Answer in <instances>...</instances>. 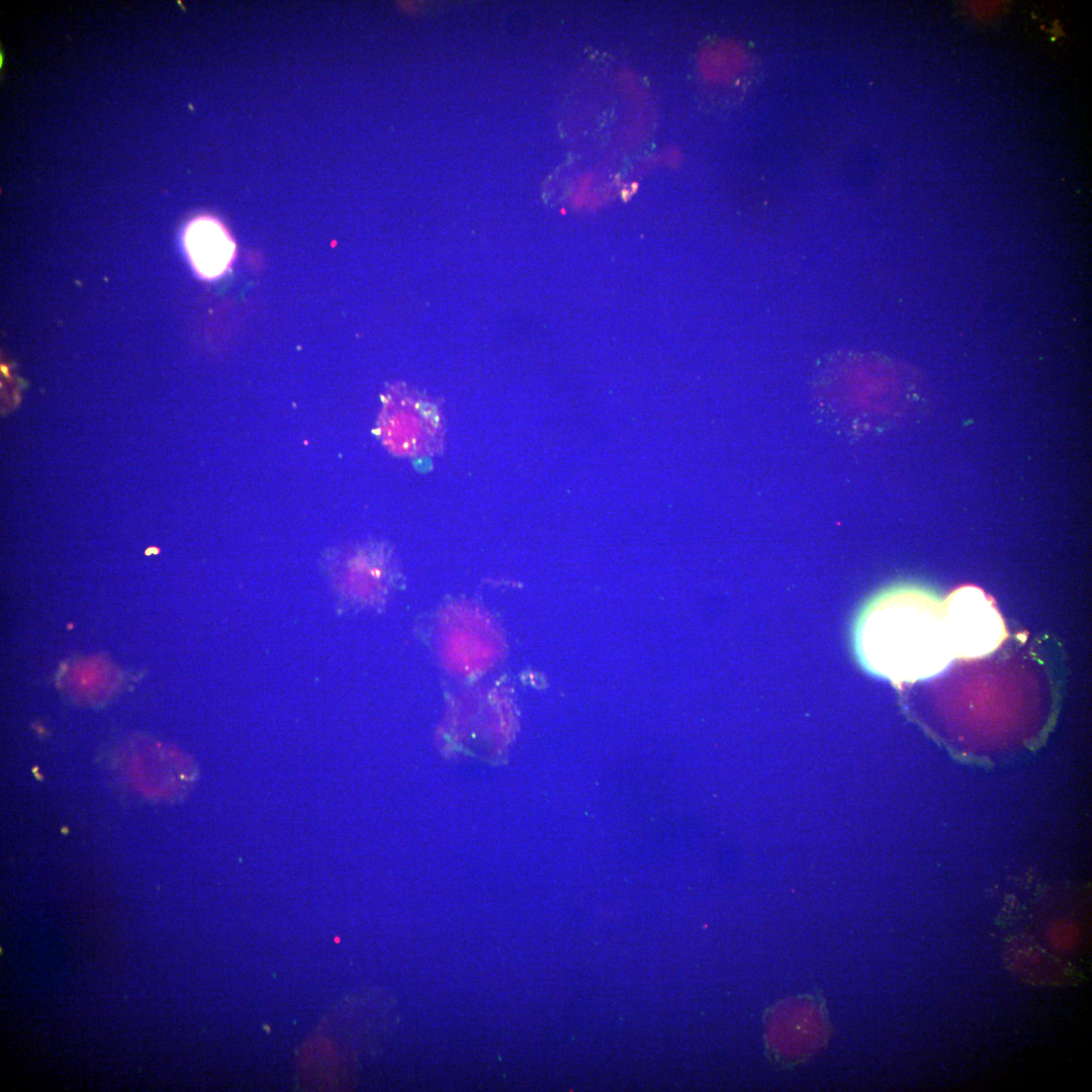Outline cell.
Listing matches in <instances>:
<instances>
[{
  "label": "cell",
  "mask_w": 1092,
  "mask_h": 1092,
  "mask_svg": "<svg viewBox=\"0 0 1092 1092\" xmlns=\"http://www.w3.org/2000/svg\"><path fill=\"white\" fill-rule=\"evenodd\" d=\"M852 636L859 664L895 685L931 677L953 659L942 601L913 585L892 586L872 598L859 611Z\"/></svg>",
  "instance_id": "6da1fadb"
},
{
  "label": "cell",
  "mask_w": 1092,
  "mask_h": 1092,
  "mask_svg": "<svg viewBox=\"0 0 1092 1092\" xmlns=\"http://www.w3.org/2000/svg\"><path fill=\"white\" fill-rule=\"evenodd\" d=\"M763 1021L767 1055L774 1063L786 1068L809 1060L830 1036L825 1002L816 994L778 1001L765 1011Z\"/></svg>",
  "instance_id": "7a4b0ae2"
},
{
  "label": "cell",
  "mask_w": 1092,
  "mask_h": 1092,
  "mask_svg": "<svg viewBox=\"0 0 1092 1092\" xmlns=\"http://www.w3.org/2000/svg\"><path fill=\"white\" fill-rule=\"evenodd\" d=\"M942 603L945 633L953 658L984 657L1006 639L1002 617L981 588L964 585Z\"/></svg>",
  "instance_id": "3957f363"
},
{
  "label": "cell",
  "mask_w": 1092,
  "mask_h": 1092,
  "mask_svg": "<svg viewBox=\"0 0 1092 1092\" xmlns=\"http://www.w3.org/2000/svg\"><path fill=\"white\" fill-rule=\"evenodd\" d=\"M441 642L445 663L458 673H478L499 656L500 636L491 622L472 607L452 608L443 617Z\"/></svg>",
  "instance_id": "277c9868"
},
{
  "label": "cell",
  "mask_w": 1092,
  "mask_h": 1092,
  "mask_svg": "<svg viewBox=\"0 0 1092 1092\" xmlns=\"http://www.w3.org/2000/svg\"><path fill=\"white\" fill-rule=\"evenodd\" d=\"M1003 963L1017 980L1034 987L1074 985L1083 980L1081 971L1074 964L1051 952L1025 934H1016L1007 939L1003 948Z\"/></svg>",
  "instance_id": "5b68a950"
},
{
  "label": "cell",
  "mask_w": 1092,
  "mask_h": 1092,
  "mask_svg": "<svg viewBox=\"0 0 1092 1092\" xmlns=\"http://www.w3.org/2000/svg\"><path fill=\"white\" fill-rule=\"evenodd\" d=\"M396 428L394 446L402 454L434 452L442 441V425L437 406L420 394H404L390 417Z\"/></svg>",
  "instance_id": "8992f818"
},
{
  "label": "cell",
  "mask_w": 1092,
  "mask_h": 1092,
  "mask_svg": "<svg viewBox=\"0 0 1092 1092\" xmlns=\"http://www.w3.org/2000/svg\"><path fill=\"white\" fill-rule=\"evenodd\" d=\"M184 245L191 264L205 278L221 275L235 255V244L224 228L216 220L201 217L185 231Z\"/></svg>",
  "instance_id": "52a82bcc"
},
{
  "label": "cell",
  "mask_w": 1092,
  "mask_h": 1092,
  "mask_svg": "<svg viewBox=\"0 0 1092 1092\" xmlns=\"http://www.w3.org/2000/svg\"><path fill=\"white\" fill-rule=\"evenodd\" d=\"M118 680L117 673L109 664L94 659L75 664L66 679L72 694L87 700L107 697Z\"/></svg>",
  "instance_id": "ba28073f"
}]
</instances>
